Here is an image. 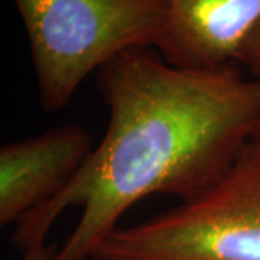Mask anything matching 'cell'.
Instances as JSON below:
<instances>
[{
    "mask_svg": "<svg viewBox=\"0 0 260 260\" xmlns=\"http://www.w3.org/2000/svg\"><path fill=\"white\" fill-rule=\"evenodd\" d=\"M109 124L64 189L15 224L20 250L45 244L70 208L81 215L55 260L91 259L132 205L153 194L194 200L253 139L259 94L237 65L184 68L150 48L126 51L97 73Z\"/></svg>",
    "mask_w": 260,
    "mask_h": 260,
    "instance_id": "6da1fadb",
    "label": "cell"
},
{
    "mask_svg": "<svg viewBox=\"0 0 260 260\" xmlns=\"http://www.w3.org/2000/svg\"><path fill=\"white\" fill-rule=\"evenodd\" d=\"M44 110L59 112L113 58L158 47L167 13L158 0H13Z\"/></svg>",
    "mask_w": 260,
    "mask_h": 260,
    "instance_id": "7a4b0ae2",
    "label": "cell"
},
{
    "mask_svg": "<svg viewBox=\"0 0 260 260\" xmlns=\"http://www.w3.org/2000/svg\"><path fill=\"white\" fill-rule=\"evenodd\" d=\"M93 260H260V140L217 184L146 221L119 227Z\"/></svg>",
    "mask_w": 260,
    "mask_h": 260,
    "instance_id": "3957f363",
    "label": "cell"
},
{
    "mask_svg": "<svg viewBox=\"0 0 260 260\" xmlns=\"http://www.w3.org/2000/svg\"><path fill=\"white\" fill-rule=\"evenodd\" d=\"M90 132L61 124L0 148V225H15L58 195L93 150Z\"/></svg>",
    "mask_w": 260,
    "mask_h": 260,
    "instance_id": "277c9868",
    "label": "cell"
},
{
    "mask_svg": "<svg viewBox=\"0 0 260 260\" xmlns=\"http://www.w3.org/2000/svg\"><path fill=\"white\" fill-rule=\"evenodd\" d=\"M167 28L156 49L172 65L221 68L237 65L260 23V0H158Z\"/></svg>",
    "mask_w": 260,
    "mask_h": 260,
    "instance_id": "5b68a950",
    "label": "cell"
},
{
    "mask_svg": "<svg viewBox=\"0 0 260 260\" xmlns=\"http://www.w3.org/2000/svg\"><path fill=\"white\" fill-rule=\"evenodd\" d=\"M239 64L244 65L251 74V80L254 81L257 87V94H259V117H257V124L254 130V136L253 139L260 140V23L257 28L253 30L247 42L244 44L240 55Z\"/></svg>",
    "mask_w": 260,
    "mask_h": 260,
    "instance_id": "8992f818",
    "label": "cell"
},
{
    "mask_svg": "<svg viewBox=\"0 0 260 260\" xmlns=\"http://www.w3.org/2000/svg\"><path fill=\"white\" fill-rule=\"evenodd\" d=\"M56 250L58 249H55V247L41 244V246L23 251V256L20 260H55Z\"/></svg>",
    "mask_w": 260,
    "mask_h": 260,
    "instance_id": "52a82bcc",
    "label": "cell"
}]
</instances>
